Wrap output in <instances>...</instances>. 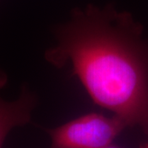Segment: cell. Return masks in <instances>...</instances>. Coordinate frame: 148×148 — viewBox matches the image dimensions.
<instances>
[{
    "label": "cell",
    "mask_w": 148,
    "mask_h": 148,
    "mask_svg": "<svg viewBox=\"0 0 148 148\" xmlns=\"http://www.w3.org/2000/svg\"><path fill=\"white\" fill-rule=\"evenodd\" d=\"M49 63L71 67L92 101L148 135V41L143 26L109 5L74 9Z\"/></svg>",
    "instance_id": "1"
},
{
    "label": "cell",
    "mask_w": 148,
    "mask_h": 148,
    "mask_svg": "<svg viewBox=\"0 0 148 148\" xmlns=\"http://www.w3.org/2000/svg\"><path fill=\"white\" fill-rule=\"evenodd\" d=\"M126 127L127 123L116 115L90 113L46 132L51 138L49 148H103Z\"/></svg>",
    "instance_id": "2"
},
{
    "label": "cell",
    "mask_w": 148,
    "mask_h": 148,
    "mask_svg": "<svg viewBox=\"0 0 148 148\" xmlns=\"http://www.w3.org/2000/svg\"><path fill=\"white\" fill-rule=\"evenodd\" d=\"M5 83V76L0 73V89ZM36 103V95L25 86L16 101H7L0 95V148L12 128L24 126L31 121Z\"/></svg>",
    "instance_id": "3"
},
{
    "label": "cell",
    "mask_w": 148,
    "mask_h": 148,
    "mask_svg": "<svg viewBox=\"0 0 148 148\" xmlns=\"http://www.w3.org/2000/svg\"><path fill=\"white\" fill-rule=\"evenodd\" d=\"M103 148H121V147H117V146H114V145H112V144H110V145H108V146H106V147H105Z\"/></svg>",
    "instance_id": "4"
},
{
    "label": "cell",
    "mask_w": 148,
    "mask_h": 148,
    "mask_svg": "<svg viewBox=\"0 0 148 148\" xmlns=\"http://www.w3.org/2000/svg\"><path fill=\"white\" fill-rule=\"evenodd\" d=\"M140 148H148V142L147 143H145V144H143V146H142Z\"/></svg>",
    "instance_id": "5"
}]
</instances>
